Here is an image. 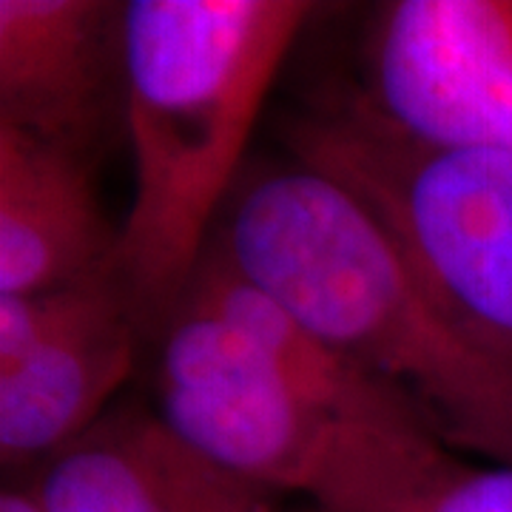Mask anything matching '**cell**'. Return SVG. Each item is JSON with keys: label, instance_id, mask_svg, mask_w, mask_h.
Wrapping results in <instances>:
<instances>
[{"label": "cell", "instance_id": "obj_1", "mask_svg": "<svg viewBox=\"0 0 512 512\" xmlns=\"http://www.w3.org/2000/svg\"><path fill=\"white\" fill-rule=\"evenodd\" d=\"M217 237L447 450L512 467V367L441 311L342 185L293 157L251 165Z\"/></svg>", "mask_w": 512, "mask_h": 512}, {"label": "cell", "instance_id": "obj_2", "mask_svg": "<svg viewBox=\"0 0 512 512\" xmlns=\"http://www.w3.org/2000/svg\"><path fill=\"white\" fill-rule=\"evenodd\" d=\"M305 0H128L126 117L134 194L114 279L154 342L183 302L245 174Z\"/></svg>", "mask_w": 512, "mask_h": 512}, {"label": "cell", "instance_id": "obj_12", "mask_svg": "<svg viewBox=\"0 0 512 512\" xmlns=\"http://www.w3.org/2000/svg\"><path fill=\"white\" fill-rule=\"evenodd\" d=\"M0 512H46L37 501L32 484H6L0 495Z\"/></svg>", "mask_w": 512, "mask_h": 512}, {"label": "cell", "instance_id": "obj_3", "mask_svg": "<svg viewBox=\"0 0 512 512\" xmlns=\"http://www.w3.org/2000/svg\"><path fill=\"white\" fill-rule=\"evenodd\" d=\"M282 143L342 185L441 311L512 367V154L413 140L350 97L288 117Z\"/></svg>", "mask_w": 512, "mask_h": 512}, {"label": "cell", "instance_id": "obj_4", "mask_svg": "<svg viewBox=\"0 0 512 512\" xmlns=\"http://www.w3.org/2000/svg\"><path fill=\"white\" fill-rule=\"evenodd\" d=\"M157 345V413L194 450L268 493L311 495L339 424L220 316L180 302Z\"/></svg>", "mask_w": 512, "mask_h": 512}, {"label": "cell", "instance_id": "obj_5", "mask_svg": "<svg viewBox=\"0 0 512 512\" xmlns=\"http://www.w3.org/2000/svg\"><path fill=\"white\" fill-rule=\"evenodd\" d=\"M348 97L413 140L512 154V0L384 3Z\"/></svg>", "mask_w": 512, "mask_h": 512}, {"label": "cell", "instance_id": "obj_7", "mask_svg": "<svg viewBox=\"0 0 512 512\" xmlns=\"http://www.w3.org/2000/svg\"><path fill=\"white\" fill-rule=\"evenodd\" d=\"M117 279L83 288L72 311L15 370L0 373V461L43 467L117 404L146 345Z\"/></svg>", "mask_w": 512, "mask_h": 512}, {"label": "cell", "instance_id": "obj_8", "mask_svg": "<svg viewBox=\"0 0 512 512\" xmlns=\"http://www.w3.org/2000/svg\"><path fill=\"white\" fill-rule=\"evenodd\" d=\"M29 484L46 512H282L279 495L202 456L140 402L114 404Z\"/></svg>", "mask_w": 512, "mask_h": 512}, {"label": "cell", "instance_id": "obj_10", "mask_svg": "<svg viewBox=\"0 0 512 512\" xmlns=\"http://www.w3.org/2000/svg\"><path fill=\"white\" fill-rule=\"evenodd\" d=\"M322 512H512V467L402 427L345 424L308 495Z\"/></svg>", "mask_w": 512, "mask_h": 512}, {"label": "cell", "instance_id": "obj_9", "mask_svg": "<svg viewBox=\"0 0 512 512\" xmlns=\"http://www.w3.org/2000/svg\"><path fill=\"white\" fill-rule=\"evenodd\" d=\"M117 248L94 163L0 128V296L114 279Z\"/></svg>", "mask_w": 512, "mask_h": 512}, {"label": "cell", "instance_id": "obj_6", "mask_svg": "<svg viewBox=\"0 0 512 512\" xmlns=\"http://www.w3.org/2000/svg\"><path fill=\"white\" fill-rule=\"evenodd\" d=\"M126 117V3L0 0V128L97 163Z\"/></svg>", "mask_w": 512, "mask_h": 512}, {"label": "cell", "instance_id": "obj_11", "mask_svg": "<svg viewBox=\"0 0 512 512\" xmlns=\"http://www.w3.org/2000/svg\"><path fill=\"white\" fill-rule=\"evenodd\" d=\"M183 302L237 328L339 424H382L427 433L402 399L330 348L299 313L245 274L217 234L202 254Z\"/></svg>", "mask_w": 512, "mask_h": 512}, {"label": "cell", "instance_id": "obj_13", "mask_svg": "<svg viewBox=\"0 0 512 512\" xmlns=\"http://www.w3.org/2000/svg\"><path fill=\"white\" fill-rule=\"evenodd\" d=\"M282 512H322V510H316V507H302V510H285V507H282Z\"/></svg>", "mask_w": 512, "mask_h": 512}]
</instances>
